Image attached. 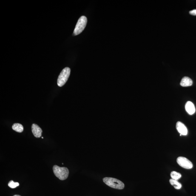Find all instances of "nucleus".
<instances>
[{"label":"nucleus","mask_w":196,"mask_h":196,"mask_svg":"<svg viewBox=\"0 0 196 196\" xmlns=\"http://www.w3.org/2000/svg\"><path fill=\"white\" fill-rule=\"evenodd\" d=\"M103 180L108 186L114 189L122 190L124 188V183L117 179L111 177H105L103 179Z\"/></svg>","instance_id":"f257e3e1"},{"label":"nucleus","mask_w":196,"mask_h":196,"mask_svg":"<svg viewBox=\"0 0 196 196\" xmlns=\"http://www.w3.org/2000/svg\"><path fill=\"white\" fill-rule=\"evenodd\" d=\"M169 181L170 184L173 186L176 189H180L181 188L182 185L179 182L178 180L171 179Z\"/></svg>","instance_id":"9b49d317"},{"label":"nucleus","mask_w":196,"mask_h":196,"mask_svg":"<svg viewBox=\"0 0 196 196\" xmlns=\"http://www.w3.org/2000/svg\"><path fill=\"white\" fill-rule=\"evenodd\" d=\"M171 178L173 180H178L181 177V174L180 173L176 172L175 171H172L170 174Z\"/></svg>","instance_id":"f8f14e48"},{"label":"nucleus","mask_w":196,"mask_h":196,"mask_svg":"<svg viewBox=\"0 0 196 196\" xmlns=\"http://www.w3.org/2000/svg\"><path fill=\"white\" fill-rule=\"evenodd\" d=\"M177 130L180 135H186L187 134V129L186 126L182 123L178 121L177 123L176 126Z\"/></svg>","instance_id":"0eeeda50"},{"label":"nucleus","mask_w":196,"mask_h":196,"mask_svg":"<svg viewBox=\"0 0 196 196\" xmlns=\"http://www.w3.org/2000/svg\"><path fill=\"white\" fill-rule=\"evenodd\" d=\"M189 13L191 15L196 16V9H194V10L190 11L189 12Z\"/></svg>","instance_id":"4468645a"},{"label":"nucleus","mask_w":196,"mask_h":196,"mask_svg":"<svg viewBox=\"0 0 196 196\" xmlns=\"http://www.w3.org/2000/svg\"><path fill=\"white\" fill-rule=\"evenodd\" d=\"M21 196V195H14V196Z\"/></svg>","instance_id":"2eb2a0df"},{"label":"nucleus","mask_w":196,"mask_h":196,"mask_svg":"<svg viewBox=\"0 0 196 196\" xmlns=\"http://www.w3.org/2000/svg\"><path fill=\"white\" fill-rule=\"evenodd\" d=\"M53 170L55 175L60 180H66L68 177L69 172L67 167L54 165L53 166Z\"/></svg>","instance_id":"f03ea898"},{"label":"nucleus","mask_w":196,"mask_h":196,"mask_svg":"<svg viewBox=\"0 0 196 196\" xmlns=\"http://www.w3.org/2000/svg\"><path fill=\"white\" fill-rule=\"evenodd\" d=\"M12 129L13 130L18 133L22 132L24 130L22 125L19 123L14 124L12 126Z\"/></svg>","instance_id":"9d476101"},{"label":"nucleus","mask_w":196,"mask_h":196,"mask_svg":"<svg viewBox=\"0 0 196 196\" xmlns=\"http://www.w3.org/2000/svg\"><path fill=\"white\" fill-rule=\"evenodd\" d=\"M32 132L33 135L36 138H40L41 136L42 130L39 126L35 123L32 125Z\"/></svg>","instance_id":"423d86ee"},{"label":"nucleus","mask_w":196,"mask_h":196,"mask_svg":"<svg viewBox=\"0 0 196 196\" xmlns=\"http://www.w3.org/2000/svg\"><path fill=\"white\" fill-rule=\"evenodd\" d=\"M192 80L188 77H183L180 83V86L183 87L190 86H192Z\"/></svg>","instance_id":"1a4fd4ad"},{"label":"nucleus","mask_w":196,"mask_h":196,"mask_svg":"<svg viewBox=\"0 0 196 196\" xmlns=\"http://www.w3.org/2000/svg\"><path fill=\"white\" fill-rule=\"evenodd\" d=\"M19 183L15 182L13 180H12L9 182L8 183V186L11 188H12V189H14V188H16L17 187L19 186Z\"/></svg>","instance_id":"ddd939ff"},{"label":"nucleus","mask_w":196,"mask_h":196,"mask_svg":"<svg viewBox=\"0 0 196 196\" xmlns=\"http://www.w3.org/2000/svg\"><path fill=\"white\" fill-rule=\"evenodd\" d=\"M71 69L68 67H66L63 69L58 77L57 84L61 87L67 82L70 76Z\"/></svg>","instance_id":"7ed1b4c3"},{"label":"nucleus","mask_w":196,"mask_h":196,"mask_svg":"<svg viewBox=\"0 0 196 196\" xmlns=\"http://www.w3.org/2000/svg\"><path fill=\"white\" fill-rule=\"evenodd\" d=\"M185 109L189 115H192L195 113V106L191 101H188L185 105Z\"/></svg>","instance_id":"6e6552de"},{"label":"nucleus","mask_w":196,"mask_h":196,"mask_svg":"<svg viewBox=\"0 0 196 196\" xmlns=\"http://www.w3.org/2000/svg\"><path fill=\"white\" fill-rule=\"evenodd\" d=\"M87 19L86 17L83 16L78 19L73 32L74 35L79 34L83 31L86 25Z\"/></svg>","instance_id":"20e7f679"},{"label":"nucleus","mask_w":196,"mask_h":196,"mask_svg":"<svg viewBox=\"0 0 196 196\" xmlns=\"http://www.w3.org/2000/svg\"><path fill=\"white\" fill-rule=\"evenodd\" d=\"M177 163L182 167L186 169H191L193 167L192 163L185 157H180L177 159Z\"/></svg>","instance_id":"39448f33"}]
</instances>
